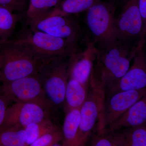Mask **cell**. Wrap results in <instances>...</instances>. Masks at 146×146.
I'll list each match as a JSON object with an SVG mask.
<instances>
[{
  "label": "cell",
  "instance_id": "obj_5",
  "mask_svg": "<svg viewBox=\"0 0 146 146\" xmlns=\"http://www.w3.org/2000/svg\"><path fill=\"white\" fill-rule=\"evenodd\" d=\"M0 93L10 102L33 103L50 112L53 109L47 100L38 74L1 83Z\"/></svg>",
  "mask_w": 146,
  "mask_h": 146
},
{
  "label": "cell",
  "instance_id": "obj_12",
  "mask_svg": "<svg viewBox=\"0 0 146 146\" xmlns=\"http://www.w3.org/2000/svg\"><path fill=\"white\" fill-rule=\"evenodd\" d=\"M50 112L33 103L14 102L9 106L0 128H24L27 125L50 118Z\"/></svg>",
  "mask_w": 146,
  "mask_h": 146
},
{
  "label": "cell",
  "instance_id": "obj_20",
  "mask_svg": "<svg viewBox=\"0 0 146 146\" xmlns=\"http://www.w3.org/2000/svg\"><path fill=\"white\" fill-rule=\"evenodd\" d=\"M27 141L24 128H0V146H27Z\"/></svg>",
  "mask_w": 146,
  "mask_h": 146
},
{
  "label": "cell",
  "instance_id": "obj_11",
  "mask_svg": "<svg viewBox=\"0 0 146 146\" xmlns=\"http://www.w3.org/2000/svg\"><path fill=\"white\" fill-rule=\"evenodd\" d=\"M144 45V43H138L132 64L123 76L105 92L106 98L120 91L146 88V57Z\"/></svg>",
  "mask_w": 146,
  "mask_h": 146
},
{
  "label": "cell",
  "instance_id": "obj_19",
  "mask_svg": "<svg viewBox=\"0 0 146 146\" xmlns=\"http://www.w3.org/2000/svg\"><path fill=\"white\" fill-rule=\"evenodd\" d=\"M22 16L0 7V42L9 39Z\"/></svg>",
  "mask_w": 146,
  "mask_h": 146
},
{
  "label": "cell",
  "instance_id": "obj_6",
  "mask_svg": "<svg viewBox=\"0 0 146 146\" xmlns=\"http://www.w3.org/2000/svg\"><path fill=\"white\" fill-rule=\"evenodd\" d=\"M86 11V25L95 38V44L102 46L117 39L113 3L99 0Z\"/></svg>",
  "mask_w": 146,
  "mask_h": 146
},
{
  "label": "cell",
  "instance_id": "obj_14",
  "mask_svg": "<svg viewBox=\"0 0 146 146\" xmlns=\"http://www.w3.org/2000/svg\"><path fill=\"white\" fill-rule=\"evenodd\" d=\"M146 95L129 108L108 128L102 131H111L133 127L146 124Z\"/></svg>",
  "mask_w": 146,
  "mask_h": 146
},
{
  "label": "cell",
  "instance_id": "obj_24",
  "mask_svg": "<svg viewBox=\"0 0 146 146\" xmlns=\"http://www.w3.org/2000/svg\"><path fill=\"white\" fill-rule=\"evenodd\" d=\"M63 139L62 131L57 127L35 141L31 146H61L59 142Z\"/></svg>",
  "mask_w": 146,
  "mask_h": 146
},
{
  "label": "cell",
  "instance_id": "obj_13",
  "mask_svg": "<svg viewBox=\"0 0 146 146\" xmlns=\"http://www.w3.org/2000/svg\"><path fill=\"white\" fill-rule=\"evenodd\" d=\"M96 46L91 42L85 50H79L68 58V79L72 78L80 83L89 86L90 77L96 58Z\"/></svg>",
  "mask_w": 146,
  "mask_h": 146
},
{
  "label": "cell",
  "instance_id": "obj_8",
  "mask_svg": "<svg viewBox=\"0 0 146 146\" xmlns=\"http://www.w3.org/2000/svg\"><path fill=\"white\" fill-rule=\"evenodd\" d=\"M106 99L104 91L90 79L88 96L80 108V124L76 146L86 145L96 124H98Z\"/></svg>",
  "mask_w": 146,
  "mask_h": 146
},
{
  "label": "cell",
  "instance_id": "obj_21",
  "mask_svg": "<svg viewBox=\"0 0 146 146\" xmlns=\"http://www.w3.org/2000/svg\"><path fill=\"white\" fill-rule=\"evenodd\" d=\"M57 127L52 122L50 117L39 122L32 123L27 125L24 129L27 133L28 146H30L39 137Z\"/></svg>",
  "mask_w": 146,
  "mask_h": 146
},
{
  "label": "cell",
  "instance_id": "obj_28",
  "mask_svg": "<svg viewBox=\"0 0 146 146\" xmlns=\"http://www.w3.org/2000/svg\"><path fill=\"white\" fill-rule=\"evenodd\" d=\"M1 80H0V84H1Z\"/></svg>",
  "mask_w": 146,
  "mask_h": 146
},
{
  "label": "cell",
  "instance_id": "obj_26",
  "mask_svg": "<svg viewBox=\"0 0 146 146\" xmlns=\"http://www.w3.org/2000/svg\"><path fill=\"white\" fill-rule=\"evenodd\" d=\"M138 6L143 23V34L145 36L146 29V0H138Z\"/></svg>",
  "mask_w": 146,
  "mask_h": 146
},
{
  "label": "cell",
  "instance_id": "obj_25",
  "mask_svg": "<svg viewBox=\"0 0 146 146\" xmlns=\"http://www.w3.org/2000/svg\"><path fill=\"white\" fill-rule=\"evenodd\" d=\"M29 0H0V7L13 13L23 14L28 7Z\"/></svg>",
  "mask_w": 146,
  "mask_h": 146
},
{
  "label": "cell",
  "instance_id": "obj_3",
  "mask_svg": "<svg viewBox=\"0 0 146 146\" xmlns=\"http://www.w3.org/2000/svg\"><path fill=\"white\" fill-rule=\"evenodd\" d=\"M13 40L26 46L46 61L56 58L70 57L78 50V45L30 28L23 29Z\"/></svg>",
  "mask_w": 146,
  "mask_h": 146
},
{
  "label": "cell",
  "instance_id": "obj_9",
  "mask_svg": "<svg viewBox=\"0 0 146 146\" xmlns=\"http://www.w3.org/2000/svg\"><path fill=\"white\" fill-rule=\"evenodd\" d=\"M121 13L115 20L116 39L131 44L145 42L138 0H126Z\"/></svg>",
  "mask_w": 146,
  "mask_h": 146
},
{
  "label": "cell",
  "instance_id": "obj_7",
  "mask_svg": "<svg viewBox=\"0 0 146 146\" xmlns=\"http://www.w3.org/2000/svg\"><path fill=\"white\" fill-rule=\"evenodd\" d=\"M29 26L33 30L45 33L78 45L81 36L78 24L70 14L62 11L58 7Z\"/></svg>",
  "mask_w": 146,
  "mask_h": 146
},
{
  "label": "cell",
  "instance_id": "obj_16",
  "mask_svg": "<svg viewBox=\"0 0 146 146\" xmlns=\"http://www.w3.org/2000/svg\"><path fill=\"white\" fill-rule=\"evenodd\" d=\"M80 108L70 110L66 112L62 129V146H76L77 138L80 124Z\"/></svg>",
  "mask_w": 146,
  "mask_h": 146
},
{
  "label": "cell",
  "instance_id": "obj_23",
  "mask_svg": "<svg viewBox=\"0 0 146 146\" xmlns=\"http://www.w3.org/2000/svg\"><path fill=\"white\" fill-rule=\"evenodd\" d=\"M92 146H119V141L117 131H102L97 132L91 141Z\"/></svg>",
  "mask_w": 146,
  "mask_h": 146
},
{
  "label": "cell",
  "instance_id": "obj_27",
  "mask_svg": "<svg viewBox=\"0 0 146 146\" xmlns=\"http://www.w3.org/2000/svg\"><path fill=\"white\" fill-rule=\"evenodd\" d=\"M10 102L0 93V127L2 125L6 112Z\"/></svg>",
  "mask_w": 146,
  "mask_h": 146
},
{
  "label": "cell",
  "instance_id": "obj_18",
  "mask_svg": "<svg viewBox=\"0 0 146 146\" xmlns=\"http://www.w3.org/2000/svg\"><path fill=\"white\" fill-rule=\"evenodd\" d=\"M120 146H146V124L117 130Z\"/></svg>",
  "mask_w": 146,
  "mask_h": 146
},
{
  "label": "cell",
  "instance_id": "obj_10",
  "mask_svg": "<svg viewBox=\"0 0 146 146\" xmlns=\"http://www.w3.org/2000/svg\"><path fill=\"white\" fill-rule=\"evenodd\" d=\"M146 95V89L117 92L105 100L97 132L108 128L135 103Z\"/></svg>",
  "mask_w": 146,
  "mask_h": 146
},
{
  "label": "cell",
  "instance_id": "obj_17",
  "mask_svg": "<svg viewBox=\"0 0 146 146\" xmlns=\"http://www.w3.org/2000/svg\"><path fill=\"white\" fill-rule=\"evenodd\" d=\"M61 0H29L25 14L27 25L34 23L48 14L59 5Z\"/></svg>",
  "mask_w": 146,
  "mask_h": 146
},
{
  "label": "cell",
  "instance_id": "obj_22",
  "mask_svg": "<svg viewBox=\"0 0 146 146\" xmlns=\"http://www.w3.org/2000/svg\"><path fill=\"white\" fill-rule=\"evenodd\" d=\"M99 0H64L60 3V8L67 14H74L86 11ZM59 4V5H60Z\"/></svg>",
  "mask_w": 146,
  "mask_h": 146
},
{
  "label": "cell",
  "instance_id": "obj_4",
  "mask_svg": "<svg viewBox=\"0 0 146 146\" xmlns=\"http://www.w3.org/2000/svg\"><path fill=\"white\" fill-rule=\"evenodd\" d=\"M69 57L48 60L38 74L47 100L53 108H59L64 105L68 80Z\"/></svg>",
  "mask_w": 146,
  "mask_h": 146
},
{
  "label": "cell",
  "instance_id": "obj_1",
  "mask_svg": "<svg viewBox=\"0 0 146 146\" xmlns=\"http://www.w3.org/2000/svg\"><path fill=\"white\" fill-rule=\"evenodd\" d=\"M138 44L115 39L96 46V58L90 79L104 92L127 72L136 54Z\"/></svg>",
  "mask_w": 146,
  "mask_h": 146
},
{
  "label": "cell",
  "instance_id": "obj_29",
  "mask_svg": "<svg viewBox=\"0 0 146 146\" xmlns=\"http://www.w3.org/2000/svg\"><path fill=\"white\" fill-rule=\"evenodd\" d=\"M126 0H123L124 1H125Z\"/></svg>",
  "mask_w": 146,
  "mask_h": 146
},
{
  "label": "cell",
  "instance_id": "obj_2",
  "mask_svg": "<svg viewBox=\"0 0 146 146\" xmlns=\"http://www.w3.org/2000/svg\"><path fill=\"white\" fill-rule=\"evenodd\" d=\"M48 61L43 60L26 46L13 39L0 42L1 83L36 75Z\"/></svg>",
  "mask_w": 146,
  "mask_h": 146
},
{
  "label": "cell",
  "instance_id": "obj_15",
  "mask_svg": "<svg viewBox=\"0 0 146 146\" xmlns=\"http://www.w3.org/2000/svg\"><path fill=\"white\" fill-rule=\"evenodd\" d=\"M89 89V86L82 84L74 79H68L63 105L65 112L80 108L87 98Z\"/></svg>",
  "mask_w": 146,
  "mask_h": 146
}]
</instances>
